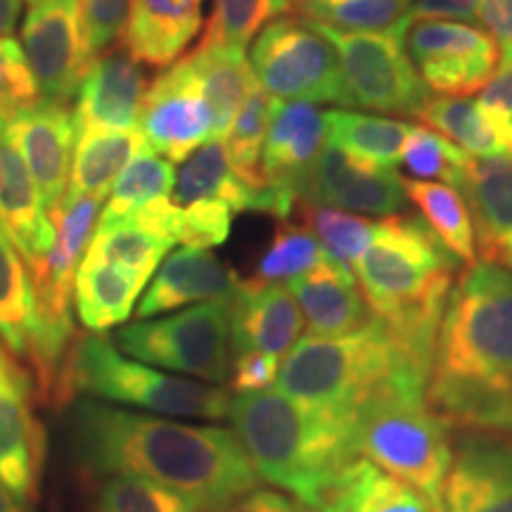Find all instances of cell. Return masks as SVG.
<instances>
[{
    "label": "cell",
    "mask_w": 512,
    "mask_h": 512,
    "mask_svg": "<svg viewBox=\"0 0 512 512\" xmlns=\"http://www.w3.org/2000/svg\"><path fill=\"white\" fill-rule=\"evenodd\" d=\"M64 430L83 472L150 479L185 496L200 512L221 508L261 482L238 434L226 427L188 425L79 399Z\"/></svg>",
    "instance_id": "6da1fadb"
},
{
    "label": "cell",
    "mask_w": 512,
    "mask_h": 512,
    "mask_svg": "<svg viewBox=\"0 0 512 512\" xmlns=\"http://www.w3.org/2000/svg\"><path fill=\"white\" fill-rule=\"evenodd\" d=\"M427 406L448 432L512 441V271L475 261L441 316Z\"/></svg>",
    "instance_id": "7a4b0ae2"
},
{
    "label": "cell",
    "mask_w": 512,
    "mask_h": 512,
    "mask_svg": "<svg viewBox=\"0 0 512 512\" xmlns=\"http://www.w3.org/2000/svg\"><path fill=\"white\" fill-rule=\"evenodd\" d=\"M456 273V256L420 216L411 214L377 221L373 245L354 266L356 283L373 316L427 370H432L441 316Z\"/></svg>",
    "instance_id": "3957f363"
},
{
    "label": "cell",
    "mask_w": 512,
    "mask_h": 512,
    "mask_svg": "<svg viewBox=\"0 0 512 512\" xmlns=\"http://www.w3.org/2000/svg\"><path fill=\"white\" fill-rule=\"evenodd\" d=\"M228 420L259 479L309 512L356 458L349 422L299 406L278 389L233 394Z\"/></svg>",
    "instance_id": "277c9868"
},
{
    "label": "cell",
    "mask_w": 512,
    "mask_h": 512,
    "mask_svg": "<svg viewBox=\"0 0 512 512\" xmlns=\"http://www.w3.org/2000/svg\"><path fill=\"white\" fill-rule=\"evenodd\" d=\"M401 373L430 380V370L415 363L392 330L373 316L349 335L299 339L280 363L275 389L299 406L351 425L356 408Z\"/></svg>",
    "instance_id": "5b68a950"
},
{
    "label": "cell",
    "mask_w": 512,
    "mask_h": 512,
    "mask_svg": "<svg viewBox=\"0 0 512 512\" xmlns=\"http://www.w3.org/2000/svg\"><path fill=\"white\" fill-rule=\"evenodd\" d=\"M425 389L427 377L418 373H401L382 384L356 408L351 441L356 456L420 491L434 512H444L451 432L427 406Z\"/></svg>",
    "instance_id": "8992f818"
},
{
    "label": "cell",
    "mask_w": 512,
    "mask_h": 512,
    "mask_svg": "<svg viewBox=\"0 0 512 512\" xmlns=\"http://www.w3.org/2000/svg\"><path fill=\"white\" fill-rule=\"evenodd\" d=\"M57 384L62 387V399L83 394L162 418L223 420L233 399L219 384L188 380L121 354L117 344L100 332H91L74 344Z\"/></svg>",
    "instance_id": "52a82bcc"
},
{
    "label": "cell",
    "mask_w": 512,
    "mask_h": 512,
    "mask_svg": "<svg viewBox=\"0 0 512 512\" xmlns=\"http://www.w3.org/2000/svg\"><path fill=\"white\" fill-rule=\"evenodd\" d=\"M174 242L183 247H219L228 240L235 216L261 211L278 219V200L268 188H254L230 164L221 138H211L181 162L174 185Z\"/></svg>",
    "instance_id": "ba28073f"
},
{
    "label": "cell",
    "mask_w": 512,
    "mask_h": 512,
    "mask_svg": "<svg viewBox=\"0 0 512 512\" xmlns=\"http://www.w3.org/2000/svg\"><path fill=\"white\" fill-rule=\"evenodd\" d=\"M114 344L152 368L223 384L233 368L230 299L188 306L164 318H138L117 330Z\"/></svg>",
    "instance_id": "9c48e42d"
},
{
    "label": "cell",
    "mask_w": 512,
    "mask_h": 512,
    "mask_svg": "<svg viewBox=\"0 0 512 512\" xmlns=\"http://www.w3.org/2000/svg\"><path fill=\"white\" fill-rule=\"evenodd\" d=\"M249 67L268 95L313 105L351 107L337 50L302 17H278L249 43Z\"/></svg>",
    "instance_id": "30bf717a"
},
{
    "label": "cell",
    "mask_w": 512,
    "mask_h": 512,
    "mask_svg": "<svg viewBox=\"0 0 512 512\" xmlns=\"http://www.w3.org/2000/svg\"><path fill=\"white\" fill-rule=\"evenodd\" d=\"M313 24V22H311ZM337 50L339 69L351 107L370 112L418 117L430 88L403 46L406 29L392 31H335L313 24Z\"/></svg>",
    "instance_id": "8fae6325"
},
{
    "label": "cell",
    "mask_w": 512,
    "mask_h": 512,
    "mask_svg": "<svg viewBox=\"0 0 512 512\" xmlns=\"http://www.w3.org/2000/svg\"><path fill=\"white\" fill-rule=\"evenodd\" d=\"M403 46L430 91L456 98L482 91L501 62L494 38L482 27L448 19L411 22Z\"/></svg>",
    "instance_id": "7c38bea8"
},
{
    "label": "cell",
    "mask_w": 512,
    "mask_h": 512,
    "mask_svg": "<svg viewBox=\"0 0 512 512\" xmlns=\"http://www.w3.org/2000/svg\"><path fill=\"white\" fill-rule=\"evenodd\" d=\"M22 50L36 76L41 100L74 107L91 67L79 0H41L22 24Z\"/></svg>",
    "instance_id": "4fadbf2b"
},
{
    "label": "cell",
    "mask_w": 512,
    "mask_h": 512,
    "mask_svg": "<svg viewBox=\"0 0 512 512\" xmlns=\"http://www.w3.org/2000/svg\"><path fill=\"white\" fill-rule=\"evenodd\" d=\"M138 128L147 147L169 162H183L214 138V112L185 57L164 67L150 83Z\"/></svg>",
    "instance_id": "5bb4252c"
},
{
    "label": "cell",
    "mask_w": 512,
    "mask_h": 512,
    "mask_svg": "<svg viewBox=\"0 0 512 512\" xmlns=\"http://www.w3.org/2000/svg\"><path fill=\"white\" fill-rule=\"evenodd\" d=\"M299 204H323L361 216H394L408 204L406 183L394 166L363 162L330 143L299 190Z\"/></svg>",
    "instance_id": "9a60e30c"
},
{
    "label": "cell",
    "mask_w": 512,
    "mask_h": 512,
    "mask_svg": "<svg viewBox=\"0 0 512 512\" xmlns=\"http://www.w3.org/2000/svg\"><path fill=\"white\" fill-rule=\"evenodd\" d=\"M31 392L27 370L0 339V482L22 503L34 496L43 463V432Z\"/></svg>",
    "instance_id": "2e32d148"
},
{
    "label": "cell",
    "mask_w": 512,
    "mask_h": 512,
    "mask_svg": "<svg viewBox=\"0 0 512 512\" xmlns=\"http://www.w3.org/2000/svg\"><path fill=\"white\" fill-rule=\"evenodd\" d=\"M5 136L22 155L50 214L67 195L69 174H72L76 140H79L74 107L38 100L5 124Z\"/></svg>",
    "instance_id": "e0dca14e"
},
{
    "label": "cell",
    "mask_w": 512,
    "mask_h": 512,
    "mask_svg": "<svg viewBox=\"0 0 512 512\" xmlns=\"http://www.w3.org/2000/svg\"><path fill=\"white\" fill-rule=\"evenodd\" d=\"M328 145V121L318 105L302 100H278L268 128L261 178L283 202L290 216L299 207V190L323 147Z\"/></svg>",
    "instance_id": "ac0fdd59"
},
{
    "label": "cell",
    "mask_w": 512,
    "mask_h": 512,
    "mask_svg": "<svg viewBox=\"0 0 512 512\" xmlns=\"http://www.w3.org/2000/svg\"><path fill=\"white\" fill-rule=\"evenodd\" d=\"M444 512H512V441L463 434L453 448Z\"/></svg>",
    "instance_id": "d6986e66"
},
{
    "label": "cell",
    "mask_w": 512,
    "mask_h": 512,
    "mask_svg": "<svg viewBox=\"0 0 512 512\" xmlns=\"http://www.w3.org/2000/svg\"><path fill=\"white\" fill-rule=\"evenodd\" d=\"M150 88L143 64L124 46L95 57L74 100L81 128H138L145 93Z\"/></svg>",
    "instance_id": "ffe728a7"
},
{
    "label": "cell",
    "mask_w": 512,
    "mask_h": 512,
    "mask_svg": "<svg viewBox=\"0 0 512 512\" xmlns=\"http://www.w3.org/2000/svg\"><path fill=\"white\" fill-rule=\"evenodd\" d=\"M238 287V275L211 249L181 247L159 264L136 306V316L155 318L192 304L230 299Z\"/></svg>",
    "instance_id": "44dd1931"
},
{
    "label": "cell",
    "mask_w": 512,
    "mask_h": 512,
    "mask_svg": "<svg viewBox=\"0 0 512 512\" xmlns=\"http://www.w3.org/2000/svg\"><path fill=\"white\" fill-rule=\"evenodd\" d=\"M304 316L287 285L240 283L230 297V347L233 354L259 351L285 358L299 342Z\"/></svg>",
    "instance_id": "7402d4cb"
},
{
    "label": "cell",
    "mask_w": 512,
    "mask_h": 512,
    "mask_svg": "<svg viewBox=\"0 0 512 512\" xmlns=\"http://www.w3.org/2000/svg\"><path fill=\"white\" fill-rule=\"evenodd\" d=\"M313 337H339L361 330L373 320L356 275L332 256L287 283Z\"/></svg>",
    "instance_id": "603a6c76"
},
{
    "label": "cell",
    "mask_w": 512,
    "mask_h": 512,
    "mask_svg": "<svg viewBox=\"0 0 512 512\" xmlns=\"http://www.w3.org/2000/svg\"><path fill=\"white\" fill-rule=\"evenodd\" d=\"M0 226L27 266L41 261L55 242V226L41 190L5 131L0 136Z\"/></svg>",
    "instance_id": "cb8c5ba5"
},
{
    "label": "cell",
    "mask_w": 512,
    "mask_h": 512,
    "mask_svg": "<svg viewBox=\"0 0 512 512\" xmlns=\"http://www.w3.org/2000/svg\"><path fill=\"white\" fill-rule=\"evenodd\" d=\"M204 22V0H131L124 48L140 64L164 69L181 60Z\"/></svg>",
    "instance_id": "d4e9b609"
},
{
    "label": "cell",
    "mask_w": 512,
    "mask_h": 512,
    "mask_svg": "<svg viewBox=\"0 0 512 512\" xmlns=\"http://www.w3.org/2000/svg\"><path fill=\"white\" fill-rule=\"evenodd\" d=\"M475 223L477 254L491 261L512 235V157H472L458 185Z\"/></svg>",
    "instance_id": "484cf974"
},
{
    "label": "cell",
    "mask_w": 512,
    "mask_h": 512,
    "mask_svg": "<svg viewBox=\"0 0 512 512\" xmlns=\"http://www.w3.org/2000/svg\"><path fill=\"white\" fill-rule=\"evenodd\" d=\"M311 512H434L420 491L356 456Z\"/></svg>",
    "instance_id": "4316f807"
},
{
    "label": "cell",
    "mask_w": 512,
    "mask_h": 512,
    "mask_svg": "<svg viewBox=\"0 0 512 512\" xmlns=\"http://www.w3.org/2000/svg\"><path fill=\"white\" fill-rule=\"evenodd\" d=\"M150 280L110 261L83 256L74 280V309L91 332H105L126 323L140 292Z\"/></svg>",
    "instance_id": "83f0119b"
},
{
    "label": "cell",
    "mask_w": 512,
    "mask_h": 512,
    "mask_svg": "<svg viewBox=\"0 0 512 512\" xmlns=\"http://www.w3.org/2000/svg\"><path fill=\"white\" fill-rule=\"evenodd\" d=\"M147 147L140 128H81L64 200H105L126 164Z\"/></svg>",
    "instance_id": "f1b7e54d"
},
{
    "label": "cell",
    "mask_w": 512,
    "mask_h": 512,
    "mask_svg": "<svg viewBox=\"0 0 512 512\" xmlns=\"http://www.w3.org/2000/svg\"><path fill=\"white\" fill-rule=\"evenodd\" d=\"M183 57L200 79L214 112V138H223L249 93L259 86L245 50L200 41V46Z\"/></svg>",
    "instance_id": "f546056e"
},
{
    "label": "cell",
    "mask_w": 512,
    "mask_h": 512,
    "mask_svg": "<svg viewBox=\"0 0 512 512\" xmlns=\"http://www.w3.org/2000/svg\"><path fill=\"white\" fill-rule=\"evenodd\" d=\"M406 195L420 211V219L437 235V240L458 261L467 266L477 261V238L475 223H472L470 209L458 188L434 181H415L403 178Z\"/></svg>",
    "instance_id": "4dcf8cb0"
},
{
    "label": "cell",
    "mask_w": 512,
    "mask_h": 512,
    "mask_svg": "<svg viewBox=\"0 0 512 512\" xmlns=\"http://www.w3.org/2000/svg\"><path fill=\"white\" fill-rule=\"evenodd\" d=\"M34 325V287L27 261L0 226V339L15 356H29Z\"/></svg>",
    "instance_id": "1f68e13d"
},
{
    "label": "cell",
    "mask_w": 512,
    "mask_h": 512,
    "mask_svg": "<svg viewBox=\"0 0 512 512\" xmlns=\"http://www.w3.org/2000/svg\"><path fill=\"white\" fill-rule=\"evenodd\" d=\"M328 121V140L349 155L363 162L394 166L401 162V150L406 145L411 124L399 119L370 117L349 110L325 112Z\"/></svg>",
    "instance_id": "d6a6232c"
},
{
    "label": "cell",
    "mask_w": 512,
    "mask_h": 512,
    "mask_svg": "<svg viewBox=\"0 0 512 512\" xmlns=\"http://www.w3.org/2000/svg\"><path fill=\"white\" fill-rule=\"evenodd\" d=\"M418 119L472 157H501L503 143L479 100L437 95L422 105Z\"/></svg>",
    "instance_id": "836d02e7"
},
{
    "label": "cell",
    "mask_w": 512,
    "mask_h": 512,
    "mask_svg": "<svg viewBox=\"0 0 512 512\" xmlns=\"http://www.w3.org/2000/svg\"><path fill=\"white\" fill-rule=\"evenodd\" d=\"M174 162L143 147L112 185V195L100 211V221H128L150 204L174 195Z\"/></svg>",
    "instance_id": "e575fe53"
},
{
    "label": "cell",
    "mask_w": 512,
    "mask_h": 512,
    "mask_svg": "<svg viewBox=\"0 0 512 512\" xmlns=\"http://www.w3.org/2000/svg\"><path fill=\"white\" fill-rule=\"evenodd\" d=\"M174 242L159 238L136 221H98L91 242H88V259L110 261L136 271L143 278L152 280L159 264L171 252Z\"/></svg>",
    "instance_id": "d590c367"
},
{
    "label": "cell",
    "mask_w": 512,
    "mask_h": 512,
    "mask_svg": "<svg viewBox=\"0 0 512 512\" xmlns=\"http://www.w3.org/2000/svg\"><path fill=\"white\" fill-rule=\"evenodd\" d=\"M415 0H294V12L306 22L335 31L408 29L406 15Z\"/></svg>",
    "instance_id": "8d00e7d4"
},
{
    "label": "cell",
    "mask_w": 512,
    "mask_h": 512,
    "mask_svg": "<svg viewBox=\"0 0 512 512\" xmlns=\"http://www.w3.org/2000/svg\"><path fill=\"white\" fill-rule=\"evenodd\" d=\"M275 105H278V98H273L264 88L256 86L249 93L245 105L240 107V112L235 114L226 136L221 138L233 169L254 188H266L264 178H261V155H264Z\"/></svg>",
    "instance_id": "74e56055"
},
{
    "label": "cell",
    "mask_w": 512,
    "mask_h": 512,
    "mask_svg": "<svg viewBox=\"0 0 512 512\" xmlns=\"http://www.w3.org/2000/svg\"><path fill=\"white\" fill-rule=\"evenodd\" d=\"M304 226L316 235L328 256L354 271L366 249L373 245L377 221L351 211L323 207V204H299Z\"/></svg>",
    "instance_id": "f35d334b"
},
{
    "label": "cell",
    "mask_w": 512,
    "mask_h": 512,
    "mask_svg": "<svg viewBox=\"0 0 512 512\" xmlns=\"http://www.w3.org/2000/svg\"><path fill=\"white\" fill-rule=\"evenodd\" d=\"M328 256L316 235L304 223L280 221L275 228L271 245L261 254L254 271V283L261 285H283L299 275L309 273Z\"/></svg>",
    "instance_id": "ab89813d"
},
{
    "label": "cell",
    "mask_w": 512,
    "mask_h": 512,
    "mask_svg": "<svg viewBox=\"0 0 512 512\" xmlns=\"http://www.w3.org/2000/svg\"><path fill=\"white\" fill-rule=\"evenodd\" d=\"M294 10V0H214L202 41L245 50L273 19Z\"/></svg>",
    "instance_id": "60d3db41"
},
{
    "label": "cell",
    "mask_w": 512,
    "mask_h": 512,
    "mask_svg": "<svg viewBox=\"0 0 512 512\" xmlns=\"http://www.w3.org/2000/svg\"><path fill=\"white\" fill-rule=\"evenodd\" d=\"M472 155L427 126H411L401 150L403 169L415 181H434L458 188Z\"/></svg>",
    "instance_id": "b9f144b4"
},
{
    "label": "cell",
    "mask_w": 512,
    "mask_h": 512,
    "mask_svg": "<svg viewBox=\"0 0 512 512\" xmlns=\"http://www.w3.org/2000/svg\"><path fill=\"white\" fill-rule=\"evenodd\" d=\"M93 512H200L174 489L133 475L98 477Z\"/></svg>",
    "instance_id": "7bdbcfd3"
},
{
    "label": "cell",
    "mask_w": 512,
    "mask_h": 512,
    "mask_svg": "<svg viewBox=\"0 0 512 512\" xmlns=\"http://www.w3.org/2000/svg\"><path fill=\"white\" fill-rule=\"evenodd\" d=\"M41 100L36 76L15 38H0V121L8 124L19 112Z\"/></svg>",
    "instance_id": "ee69618b"
},
{
    "label": "cell",
    "mask_w": 512,
    "mask_h": 512,
    "mask_svg": "<svg viewBox=\"0 0 512 512\" xmlns=\"http://www.w3.org/2000/svg\"><path fill=\"white\" fill-rule=\"evenodd\" d=\"M79 3L86 46L95 60L124 38L128 15H131V0H79Z\"/></svg>",
    "instance_id": "f6af8a7d"
},
{
    "label": "cell",
    "mask_w": 512,
    "mask_h": 512,
    "mask_svg": "<svg viewBox=\"0 0 512 512\" xmlns=\"http://www.w3.org/2000/svg\"><path fill=\"white\" fill-rule=\"evenodd\" d=\"M280 373V358H273L259 351H245L233 354V368H230V387L235 394L242 392H266L275 387Z\"/></svg>",
    "instance_id": "bcb514c9"
},
{
    "label": "cell",
    "mask_w": 512,
    "mask_h": 512,
    "mask_svg": "<svg viewBox=\"0 0 512 512\" xmlns=\"http://www.w3.org/2000/svg\"><path fill=\"white\" fill-rule=\"evenodd\" d=\"M477 19L494 38L501 64L512 62V0H479Z\"/></svg>",
    "instance_id": "7dc6e473"
},
{
    "label": "cell",
    "mask_w": 512,
    "mask_h": 512,
    "mask_svg": "<svg viewBox=\"0 0 512 512\" xmlns=\"http://www.w3.org/2000/svg\"><path fill=\"white\" fill-rule=\"evenodd\" d=\"M211 512H309L302 503H297L294 498L280 494L275 489H256L247 491L233 501H228L221 508Z\"/></svg>",
    "instance_id": "c3c4849f"
},
{
    "label": "cell",
    "mask_w": 512,
    "mask_h": 512,
    "mask_svg": "<svg viewBox=\"0 0 512 512\" xmlns=\"http://www.w3.org/2000/svg\"><path fill=\"white\" fill-rule=\"evenodd\" d=\"M479 0H415L408 10L406 24L422 19H448V22H470L477 19Z\"/></svg>",
    "instance_id": "681fc988"
},
{
    "label": "cell",
    "mask_w": 512,
    "mask_h": 512,
    "mask_svg": "<svg viewBox=\"0 0 512 512\" xmlns=\"http://www.w3.org/2000/svg\"><path fill=\"white\" fill-rule=\"evenodd\" d=\"M479 102L489 110L512 119V62L501 64L491 81L479 91Z\"/></svg>",
    "instance_id": "f907efd6"
},
{
    "label": "cell",
    "mask_w": 512,
    "mask_h": 512,
    "mask_svg": "<svg viewBox=\"0 0 512 512\" xmlns=\"http://www.w3.org/2000/svg\"><path fill=\"white\" fill-rule=\"evenodd\" d=\"M24 3L27 0H0V38L10 36L17 29Z\"/></svg>",
    "instance_id": "816d5d0a"
},
{
    "label": "cell",
    "mask_w": 512,
    "mask_h": 512,
    "mask_svg": "<svg viewBox=\"0 0 512 512\" xmlns=\"http://www.w3.org/2000/svg\"><path fill=\"white\" fill-rule=\"evenodd\" d=\"M0 512H27L24 503L3 482H0Z\"/></svg>",
    "instance_id": "f5cc1de1"
},
{
    "label": "cell",
    "mask_w": 512,
    "mask_h": 512,
    "mask_svg": "<svg viewBox=\"0 0 512 512\" xmlns=\"http://www.w3.org/2000/svg\"><path fill=\"white\" fill-rule=\"evenodd\" d=\"M491 264H501L512 271V235H508V238L498 245L494 256H491Z\"/></svg>",
    "instance_id": "db71d44e"
},
{
    "label": "cell",
    "mask_w": 512,
    "mask_h": 512,
    "mask_svg": "<svg viewBox=\"0 0 512 512\" xmlns=\"http://www.w3.org/2000/svg\"><path fill=\"white\" fill-rule=\"evenodd\" d=\"M27 3H29V8H31V5H36V3H41V0H27Z\"/></svg>",
    "instance_id": "11a10c76"
},
{
    "label": "cell",
    "mask_w": 512,
    "mask_h": 512,
    "mask_svg": "<svg viewBox=\"0 0 512 512\" xmlns=\"http://www.w3.org/2000/svg\"><path fill=\"white\" fill-rule=\"evenodd\" d=\"M3 131H5V124H3V121H0V136H3Z\"/></svg>",
    "instance_id": "9f6ffc18"
}]
</instances>
